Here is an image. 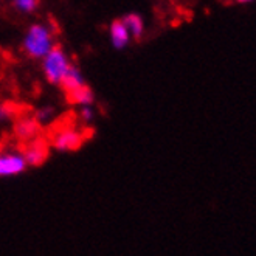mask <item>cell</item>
<instances>
[{
  "label": "cell",
  "mask_w": 256,
  "mask_h": 256,
  "mask_svg": "<svg viewBox=\"0 0 256 256\" xmlns=\"http://www.w3.org/2000/svg\"><path fill=\"white\" fill-rule=\"evenodd\" d=\"M67 100L70 104H74V106L90 108L95 101V94L88 86H82L76 90H73V92L67 94Z\"/></svg>",
  "instance_id": "cell-7"
},
{
  "label": "cell",
  "mask_w": 256,
  "mask_h": 256,
  "mask_svg": "<svg viewBox=\"0 0 256 256\" xmlns=\"http://www.w3.org/2000/svg\"><path fill=\"white\" fill-rule=\"evenodd\" d=\"M128 30V33L130 36H135V38H140L143 34V28H144V24L140 16L137 14H128V16L122 20Z\"/></svg>",
  "instance_id": "cell-10"
},
{
  "label": "cell",
  "mask_w": 256,
  "mask_h": 256,
  "mask_svg": "<svg viewBox=\"0 0 256 256\" xmlns=\"http://www.w3.org/2000/svg\"><path fill=\"white\" fill-rule=\"evenodd\" d=\"M39 126L40 124L36 122L34 116H22L18 120L16 124H14V135H16L18 140L28 143V142L38 138Z\"/></svg>",
  "instance_id": "cell-6"
},
{
  "label": "cell",
  "mask_w": 256,
  "mask_h": 256,
  "mask_svg": "<svg viewBox=\"0 0 256 256\" xmlns=\"http://www.w3.org/2000/svg\"><path fill=\"white\" fill-rule=\"evenodd\" d=\"M82 86H86L84 76L76 67L72 66L68 68V72L66 73V76L62 78V81H61V87L64 88L66 94H70V92H73V90H76V88H80Z\"/></svg>",
  "instance_id": "cell-8"
},
{
  "label": "cell",
  "mask_w": 256,
  "mask_h": 256,
  "mask_svg": "<svg viewBox=\"0 0 256 256\" xmlns=\"http://www.w3.org/2000/svg\"><path fill=\"white\" fill-rule=\"evenodd\" d=\"M238 2H240V4H247V2H252V0H238Z\"/></svg>",
  "instance_id": "cell-15"
},
{
  "label": "cell",
  "mask_w": 256,
  "mask_h": 256,
  "mask_svg": "<svg viewBox=\"0 0 256 256\" xmlns=\"http://www.w3.org/2000/svg\"><path fill=\"white\" fill-rule=\"evenodd\" d=\"M22 156L30 166H40V164L48 157V143L44 138H34L32 142L25 143L22 150Z\"/></svg>",
  "instance_id": "cell-5"
},
{
  "label": "cell",
  "mask_w": 256,
  "mask_h": 256,
  "mask_svg": "<svg viewBox=\"0 0 256 256\" xmlns=\"http://www.w3.org/2000/svg\"><path fill=\"white\" fill-rule=\"evenodd\" d=\"M26 162L22 152L16 150H2L0 152V177L18 176L26 170Z\"/></svg>",
  "instance_id": "cell-4"
},
{
  "label": "cell",
  "mask_w": 256,
  "mask_h": 256,
  "mask_svg": "<svg viewBox=\"0 0 256 256\" xmlns=\"http://www.w3.org/2000/svg\"><path fill=\"white\" fill-rule=\"evenodd\" d=\"M84 135L74 128H62L53 134L52 146L61 152H70V150L80 149L84 143Z\"/></svg>",
  "instance_id": "cell-3"
},
{
  "label": "cell",
  "mask_w": 256,
  "mask_h": 256,
  "mask_svg": "<svg viewBox=\"0 0 256 256\" xmlns=\"http://www.w3.org/2000/svg\"><path fill=\"white\" fill-rule=\"evenodd\" d=\"M14 6L24 12H32L38 8V0H14Z\"/></svg>",
  "instance_id": "cell-12"
},
{
  "label": "cell",
  "mask_w": 256,
  "mask_h": 256,
  "mask_svg": "<svg viewBox=\"0 0 256 256\" xmlns=\"http://www.w3.org/2000/svg\"><path fill=\"white\" fill-rule=\"evenodd\" d=\"M72 67L70 59L66 52L59 47H53L50 53L42 59V70L45 78L52 84H61L66 73Z\"/></svg>",
  "instance_id": "cell-2"
},
{
  "label": "cell",
  "mask_w": 256,
  "mask_h": 256,
  "mask_svg": "<svg viewBox=\"0 0 256 256\" xmlns=\"http://www.w3.org/2000/svg\"><path fill=\"white\" fill-rule=\"evenodd\" d=\"M14 115H16V108L11 106L10 102H0V123L8 122L14 118Z\"/></svg>",
  "instance_id": "cell-11"
},
{
  "label": "cell",
  "mask_w": 256,
  "mask_h": 256,
  "mask_svg": "<svg viewBox=\"0 0 256 256\" xmlns=\"http://www.w3.org/2000/svg\"><path fill=\"white\" fill-rule=\"evenodd\" d=\"M53 34L47 26L42 24H34L28 28L24 39V50L30 58L44 59L50 53V50H53Z\"/></svg>",
  "instance_id": "cell-1"
},
{
  "label": "cell",
  "mask_w": 256,
  "mask_h": 256,
  "mask_svg": "<svg viewBox=\"0 0 256 256\" xmlns=\"http://www.w3.org/2000/svg\"><path fill=\"white\" fill-rule=\"evenodd\" d=\"M53 115H54V112H53L52 108H42V109H39V110L36 112L34 120H36V122H38L39 124H42V123H48L50 120L53 118Z\"/></svg>",
  "instance_id": "cell-13"
},
{
  "label": "cell",
  "mask_w": 256,
  "mask_h": 256,
  "mask_svg": "<svg viewBox=\"0 0 256 256\" xmlns=\"http://www.w3.org/2000/svg\"><path fill=\"white\" fill-rule=\"evenodd\" d=\"M80 116H81V120H82L84 123H90L94 120L95 114H94L92 108H82L81 112H80Z\"/></svg>",
  "instance_id": "cell-14"
},
{
  "label": "cell",
  "mask_w": 256,
  "mask_h": 256,
  "mask_svg": "<svg viewBox=\"0 0 256 256\" xmlns=\"http://www.w3.org/2000/svg\"><path fill=\"white\" fill-rule=\"evenodd\" d=\"M130 34L128 33V30L122 20H115L110 25V40L114 44L115 48H123L129 44Z\"/></svg>",
  "instance_id": "cell-9"
}]
</instances>
